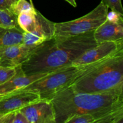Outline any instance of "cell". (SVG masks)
Returning <instances> with one entry per match:
<instances>
[{
	"instance_id": "obj_17",
	"label": "cell",
	"mask_w": 123,
	"mask_h": 123,
	"mask_svg": "<svg viewBox=\"0 0 123 123\" xmlns=\"http://www.w3.org/2000/svg\"><path fill=\"white\" fill-rule=\"evenodd\" d=\"M0 123H28L20 111L0 114Z\"/></svg>"
},
{
	"instance_id": "obj_5",
	"label": "cell",
	"mask_w": 123,
	"mask_h": 123,
	"mask_svg": "<svg viewBox=\"0 0 123 123\" xmlns=\"http://www.w3.org/2000/svg\"><path fill=\"white\" fill-rule=\"evenodd\" d=\"M108 7L101 1L91 12L78 19L55 22V37H71L94 31L106 20Z\"/></svg>"
},
{
	"instance_id": "obj_12",
	"label": "cell",
	"mask_w": 123,
	"mask_h": 123,
	"mask_svg": "<svg viewBox=\"0 0 123 123\" xmlns=\"http://www.w3.org/2000/svg\"><path fill=\"white\" fill-rule=\"evenodd\" d=\"M49 73L50 72L26 75L24 74L20 66H19L16 74L8 81L0 85V95L24 88L34 82L44 77Z\"/></svg>"
},
{
	"instance_id": "obj_4",
	"label": "cell",
	"mask_w": 123,
	"mask_h": 123,
	"mask_svg": "<svg viewBox=\"0 0 123 123\" xmlns=\"http://www.w3.org/2000/svg\"><path fill=\"white\" fill-rule=\"evenodd\" d=\"M99 61L82 66L70 65L62 67L48 73L22 89L37 92L42 99L51 100L59 92L69 87L77 78Z\"/></svg>"
},
{
	"instance_id": "obj_10",
	"label": "cell",
	"mask_w": 123,
	"mask_h": 123,
	"mask_svg": "<svg viewBox=\"0 0 123 123\" xmlns=\"http://www.w3.org/2000/svg\"><path fill=\"white\" fill-rule=\"evenodd\" d=\"M54 34L55 22L48 20L37 10L34 28L30 32H24L23 43L28 46L40 45L53 38Z\"/></svg>"
},
{
	"instance_id": "obj_24",
	"label": "cell",
	"mask_w": 123,
	"mask_h": 123,
	"mask_svg": "<svg viewBox=\"0 0 123 123\" xmlns=\"http://www.w3.org/2000/svg\"><path fill=\"white\" fill-rule=\"evenodd\" d=\"M12 1H13V3H14V2H15L16 1H18V0H12Z\"/></svg>"
},
{
	"instance_id": "obj_11",
	"label": "cell",
	"mask_w": 123,
	"mask_h": 123,
	"mask_svg": "<svg viewBox=\"0 0 123 123\" xmlns=\"http://www.w3.org/2000/svg\"><path fill=\"white\" fill-rule=\"evenodd\" d=\"M37 46L22 43L0 49V65L5 67L20 66L30 57Z\"/></svg>"
},
{
	"instance_id": "obj_2",
	"label": "cell",
	"mask_w": 123,
	"mask_h": 123,
	"mask_svg": "<svg viewBox=\"0 0 123 123\" xmlns=\"http://www.w3.org/2000/svg\"><path fill=\"white\" fill-rule=\"evenodd\" d=\"M55 123H66L72 117L92 113L123 103V88L99 93L77 92L72 88L64 89L51 99Z\"/></svg>"
},
{
	"instance_id": "obj_21",
	"label": "cell",
	"mask_w": 123,
	"mask_h": 123,
	"mask_svg": "<svg viewBox=\"0 0 123 123\" xmlns=\"http://www.w3.org/2000/svg\"><path fill=\"white\" fill-rule=\"evenodd\" d=\"M106 20L115 24H123V14L115 11L111 10L107 13Z\"/></svg>"
},
{
	"instance_id": "obj_20",
	"label": "cell",
	"mask_w": 123,
	"mask_h": 123,
	"mask_svg": "<svg viewBox=\"0 0 123 123\" xmlns=\"http://www.w3.org/2000/svg\"><path fill=\"white\" fill-rule=\"evenodd\" d=\"M102 2L110 8L111 10L115 11L123 14L121 0H102Z\"/></svg>"
},
{
	"instance_id": "obj_22",
	"label": "cell",
	"mask_w": 123,
	"mask_h": 123,
	"mask_svg": "<svg viewBox=\"0 0 123 123\" xmlns=\"http://www.w3.org/2000/svg\"><path fill=\"white\" fill-rule=\"evenodd\" d=\"M13 3L12 0H0V9H9Z\"/></svg>"
},
{
	"instance_id": "obj_18",
	"label": "cell",
	"mask_w": 123,
	"mask_h": 123,
	"mask_svg": "<svg viewBox=\"0 0 123 123\" xmlns=\"http://www.w3.org/2000/svg\"><path fill=\"white\" fill-rule=\"evenodd\" d=\"M35 7L31 0L28 2L26 0H18L12 4L10 7L9 10L14 14L18 16L19 14L24 11L34 9Z\"/></svg>"
},
{
	"instance_id": "obj_16",
	"label": "cell",
	"mask_w": 123,
	"mask_h": 123,
	"mask_svg": "<svg viewBox=\"0 0 123 123\" xmlns=\"http://www.w3.org/2000/svg\"><path fill=\"white\" fill-rule=\"evenodd\" d=\"M0 27L19 28L17 16L9 9H0Z\"/></svg>"
},
{
	"instance_id": "obj_25",
	"label": "cell",
	"mask_w": 123,
	"mask_h": 123,
	"mask_svg": "<svg viewBox=\"0 0 123 123\" xmlns=\"http://www.w3.org/2000/svg\"><path fill=\"white\" fill-rule=\"evenodd\" d=\"M0 67H1V65H0Z\"/></svg>"
},
{
	"instance_id": "obj_13",
	"label": "cell",
	"mask_w": 123,
	"mask_h": 123,
	"mask_svg": "<svg viewBox=\"0 0 123 123\" xmlns=\"http://www.w3.org/2000/svg\"><path fill=\"white\" fill-rule=\"evenodd\" d=\"M97 44L104 42H123V24H115L106 20L94 31Z\"/></svg>"
},
{
	"instance_id": "obj_14",
	"label": "cell",
	"mask_w": 123,
	"mask_h": 123,
	"mask_svg": "<svg viewBox=\"0 0 123 123\" xmlns=\"http://www.w3.org/2000/svg\"><path fill=\"white\" fill-rule=\"evenodd\" d=\"M24 31L19 28L0 27V49L23 43Z\"/></svg>"
},
{
	"instance_id": "obj_8",
	"label": "cell",
	"mask_w": 123,
	"mask_h": 123,
	"mask_svg": "<svg viewBox=\"0 0 123 123\" xmlns=\"http://www.w3.org/2000/svg\"><path fill=\"white\" fill-rule=\"evenodd\" d=\"M123 49V42H104L88 49L72 62L73 66L94 63L112 56Z\"/></svg>"
},
{
	"instance_id": "obj_1",
	"label": "cell",
	"mask_w": 123,
	"mask_h": 123,
	"mask_svg": "<svg viewBox=\"0 0 123 123\" xmlns=\"http://www.w3.org/2000/svg\"><path fill=\"white\" fill-rule=\"evenodd\" d=\"M94 31L71 37H55L38 45L20 65L24 74L47 73L72 65L76 58L96 46Z\"/></svg>"
},
{
	"instance_id": "obj_19",
	"label": "cell",
	"mask_w": 123,
	"mask_h": 123,
	"mask_svg": "<svg viewBox=\"0 0 123 123\" xmlns=\"http://www.w3.org/2000/svg\"><path fill=\"white\" fill-rule=\"evenodd\" d=\"M19 66L16 67H0V85L8 81L18 72Z\"/></svg>"
},
{
	"instance_id": "obj_3",
	"label": "cell",
	"mask_w": 123,
	"mask_h": 123,
	"mask_svg": "<svg viewBox=\"0 0 123 123\" xmlns=\"http://www.w3.org/2000/svg\"><path fill=\"white\" fill-rule=\"evenodd\" d=\"M77 92L99 93L123 88V49L100 61L70 86Z\"/></svg>"
},
{
	"instance_id": "obj_23",
	"label": "cell",
	"mask_w": 123,
	"mask_h": 123,
	"mask_svg": "<svg viewBox=\"0 0 123 123\" xmlns=\"http://www.w3.org/2000/svg\"><path fill=\"white\" fill-rule=\"evenodd\" d=\"M66 1H67L68 3H69L71 6H72L74 7H76L77 4L76 2V0H65Z\"/></svg>"
},
{
	"instance_id": "obj_15",
	"label": "cell",
	"mask_w": 123,
	"mask_h": 123,
	"mask_svg": "<svg viewBox=\"0 0 123 123\" xmlns=\"http://www.w3.org/2000/svg\"><path fill=\"white\" fill-rule=\"evenodd\" d=\"M37 10L34 9L24 11L17 16L18 26L25 32H30L34 30L36 24V13Z\"/></svg>"
},
{
	"instance_id": "obj_6",
	"label": "cell",
	"mask_w": 123,
	"mask_h": 123,
	"mask_svg": "<svg viewBox=\"0 0 123 123\" xmlns=\"http://www.w3.org/2000/svg\"><path fill=\"white\" fill-rule=\"evenodd\" d=\"M123 103L92 113L76 115L66 123H123Z\"/></svg>"
},
{
	"instance_id": "obj_9",
	"label": "cell",
	"mask_w": 123,
	"mask_h": 123,
	"mask_svg": "<svg viewBox=\"0 0 123 123\" xmlns=\"http://www.w3.org/2000/svg\"><path fill=\"white\" fill-rule=\"evenodd\" d=\"M28 123H55V115L51 100L40 99L20 110Z\"/></svg>"
},
{
	"instance_id": "obj_7",
	"label": "cell",
	"mask_w": 123,
	"mask_h": 123,
	"mask_svg": "<svg viewBox=\"0 0 123 123\" xmlns=\"http://www.w3.org/2000/svg\"><path fill=\"white\" fill-rule=\"evenodd\" d=\"M40 99L38 93L24 89L0 95V114L20 111Z\"/></svg>"
}]
</instances>
